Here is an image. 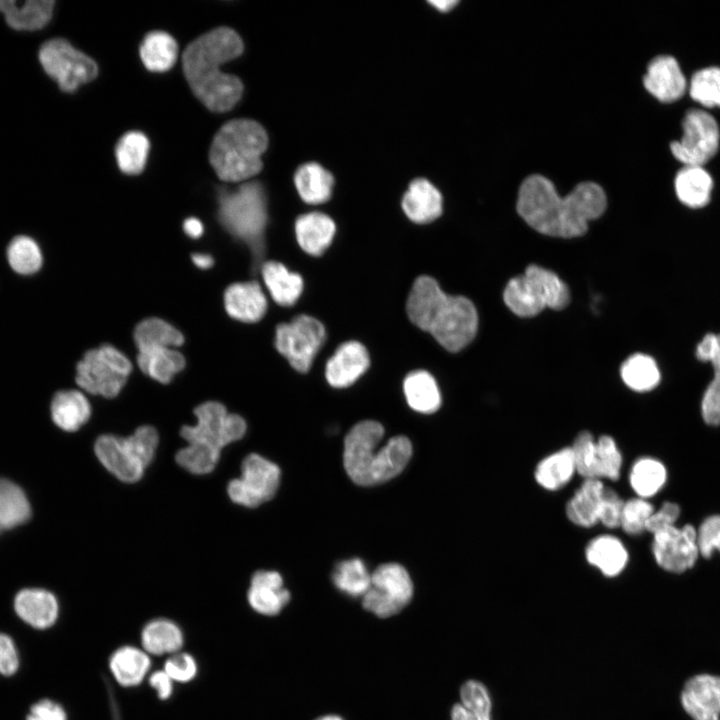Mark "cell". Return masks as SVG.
Masks as SVG:
<instances>
[{
	"mask_svg": "<svg viewBox=\"0 0 720 720\" xmlns=\"http://www.w3.org/2000/svg\"><path fill=\"white\" fill-rule=\"evenodd\" d=\"M606 206L605 192L594 182H582L561 197L549 179L531 175L520 186L516 208L537 232L573 238L585 234L589 221L600 217Z\"/></svg>",
	"mask_w": 720,
	"mask_h": 720,
	"instance_id": "6da1fadb",
	"label": "cell"
},
{
	"mask_svg": "<svg viewBox=\"0 0 720 720\" xmlns=\"http://www.w3.org/2000/svg\"><path fill=\"white\" fill-rule=\"evenodd\" d=\"M243 49L240 36L224 26L204 33L186 47L184 75L195 96L211 111H228L241 98V80L224 73L221 66L240 56Z\"/></svg>",
	"mask_w": 720,
	"mask_h": 720,
	"instance_id": "7a4b0ae2",
	"label": "cell"
},
{
	"mask_svg": "<svg viewBox=\"0 0 720 720\" xmlns=\"http://www.w3.org/2000/svg\"><path fill=\"white\" fill-rule=\"evenodd\" d=\"M407 314L417 327L430 333L450 352L466 347L477 332L474 304L466 297L447 295L429 276L415 280L408 296Z\"/></svg>",
	"mask_w": 720,
	"mask_h": 720,
	"instance_id": "3957f363",
	"label": "cell"
},
{
	"mask_svg": "<svg viewBox=\"0 0 720 720\" xmlns=\"http://www.w3.org/2000/svg\"><path fill=\"white\" fill-rule=\"evenodd\" d=\"M384 428L376 421L354 425L344 441V467L358 485L371 486L397 476L408 464L412 445L405 436L390 438L381 445Z\"/></svg>",
	"mask_w": 720,
	"mask_h": 720,
	"instance_id": "277c9868",
	"label": "cell"
},
{
	"mask_svg": "<svg viewBox=\"0 0 720 720\" xmlns=\"http://www.w3.org/2000/svg\"><path fill=\"white\" fill-rule=\"evenodd\" d=\"M267 146V133L258 122L234 119L214 136L209 160L221 180L244 181L262 169L261 156Z\"/></svg>",
	"mask_w": 720,
	"mask_h": 720,
	"instance_id": "5b68a950",
	"label": "cell"
},
{
	"mask_svg": "<svg viewBox=\"0 0 720 720\" xmlns=\"http://www.w3.org/2000/svg\"><path fill=\"white\" fill-rule=\"evenodd\" d=\"M218 203L220 223L231 235L248 246L257 269L264 254L267 223L263 187L258 182H248L233 191L222 189Z\"/></svg>",
	"mask_w": 720,
	"mask_h": 720,
	"instance_id": "8992f818",
	"label": "cell"
},
{
	"mask_svg": "<svg viewBox=\"0 0 720 720\" xmlns=\"http://www.w3.org/2000/svg\"><path fill=\"white\" fill-rule=\"evenodd\" d=\"M158 442L156 429L143 425L127 437L112 434L99 436L94 451L101 464L118 480L135 483L153 460Z\"/></svg>",
	"mask_w": 720,
	"mask_h": 720,
	"instance_id": "52a82bcc",
	"label": "cell"
},
{
	"mask_svg": "<svg viewBox=\"0 0 720 720\" xmlns=\"http://www.w3.org/2000/svg\"><path fill=\"white\" fill-rule=\"evenodd\" d=\"M569 298V289L559 276L538 265L510 279L503 294L506 306L520 317L535 316L545 308L561 310Z\"/></svg>",
	"mask_w": 720,
	"mask_h": 720,
	"instance_id": "ba28073f",
	"label": "cell"
},
{
	"mask_svg": "<svg viewBox=\"0 0 720 720\" xmlns=\"http://www.w3.org/2000/svg\"><path fill=\"white\" fill-rule=\"evenodd\" d=\"M132 363L109 344L87 351L76 366V383L84 391L106 398L117 396L132 371Z\"/></svg>",
	"mask_w": 720,
	"mask_h": 720,
	"instance_id": "9c48e42d",
	"label": "cell"
},
{
	"mask_svg": "<svg viewBox=\"0 0 720 720\" xmlns=\"http://www.w3.org/2000/svg\"><path fill=\"white\" fill-rule=\"evenodd\" d=\"M38 58L45 73L64 92L76 91L98 74L96 62L64 38H52L44 42Z\"/></svg>",
	"mask_w": 720,
	"mask_h": 720,
	"instance_id": "30bf717a",
	"label": "cell"
},
{
	"mask_svg": "<svg viewBox=\"0 0 720 720\" xmlns=\"http://www.w3.org/2000/svg\"><path fill=\"white\" fill-rule=\"evenodd\" d=\"M197 422L184 425L180 435L187 443H201L222 450L226 445L240 440L246 433V422L237 414H231L217 401H207L194 409Z\"/></svg>",
	"mask_w": 720,
	"mask_h": 720,
	"instance_id": "8fae6325",
	"label": "cell"
},
{
	"mask_svg": "<svg viewBox=\"0 0 720 720\" xmlns=\"http://www.w3.org/2000/svg\"><path fill=\"white\" fill-rule=\"evenodd\" d=\"M683 134L673 141V156L684 166H702L718 151L720 130L715 118L702 109H689L682 119Z\"/></svg>",
	"mask_w": 720,
	"mask_h": 720,
	"instance_id": "7c38bea8",
	"label": "cell"
},
{
	"mask_svg": "<svg viewBox=\"0 0 720 720\" xmlns=\"http://www.w3.org/2000/svg\"><path fill=\"white\" fill-rule=\"evenodd\" d=\"M412 595L413 583L406 569L397 563H386L371 574V584L362 597V604L374 615L387 618L399 613Z\"/></svg>",
	"mask_w": 720,
	"mask_h": 720,
	"instance_id": "4fadbf2b",
	"label": "cell"
},
{
	"mask_svg": "<svg viewBox=\"0 0 720 720\" xmlns=\"http://www.w3.org/2000/svg\"><path fill=\"white\" fill-rule=\"evenodd\" d=\"M326 338L324 326L315 318L299 315L277 326L275 347L297 371L309 370Z\"/></svg>",
	"mask_w": 720,
	"mask_h": 720,
	"instance_id": "5bb4252c",
	"label": "cell"
},
{
	"mask_svg": "<svg viewBox=\"0 0 720 720\" xmlns=\"http://www.w3.org/2000/svg\"><path fill=\"white\" fill-rule=\"evenodd\" d=\"M280 476L275 463L258 454H249L242 461L241 476L228 483V496L238 505L257 507L275 495Z\"/></svg>",
	"mask_w": 720,
	"mask_h": 720,
	"instance_id": "9a60e30c",
	"label": "cell"
},
{
	"mask_svg": "<svg viewBox=\"0 0 720 720\" xmlns=\"http://www.w3.org/2000/svg\"><path fill=\"white\" fill-rule=\"evenodd\" d=\"M651 553L657 566L671 574L691 570L700 558L696 527L675 525L652 534Z\"/></svg>",
	"mask_w": 720,
	"mask_h": 720,
	"instance_id": "2e32d148",
	"label": "cell"
},
{
	"mask_svg": "<svg viewBox=\"0 0 720 720\" xmlns=\"http://www.w3.org/2000/svg\"><path fill=\"white\" fill-rule=\"evenodd\" d=\"M681 703L693 720H719L720 677L711 674L691 677L682 689Z\"/></svg>",
	"mask_w": 720,
	"mask_h": 720,
	"instance_id": "e0dca14e",
	"label": "cell"
},
{
	"mask_svg": "<svg viewBox=\"0 0 720 720\" xmlns=\"http://www.w3.org/2000/svg\"><path fill=\"white\" fill-rule=\"evenodd\" d=\"M643 84L650 94L663 103L679 100L687 89V81L679 63L670 55H659L649 62Z\"/></svg>",
	"mask_w": 720,
	"mask_h": 720,
	"instance_id": "ac0fdd59",
	"label": "cell"
},
{
	"mask_svg": "<svg viewBox=\"0 0 720 720\" xmlns=\"http://www.w3.org/2000/svg\"><path fill=\"white\" fill-rule=\"evenodd\" d=\"M696 358L713 367V378L706 387L700 412L704 423L711 427L720 426V333H707L696 346Z\"/></svg>",
	"mask_w": 720,
	"mask_h": 720,
	"instance_id": "d6986e66",
	"label": "cell"
},
{
	"mask_svg": "<svg viewBox=\"0 0 720 720\" xmlns=\"http://www.w3.org/2000/svg\"><path fill=\"white\" fill-rule=\"evenodd\" d=\"M368 366L366 348L359 342L349 341L341 344L328 360L325 376L331 386L344 388L353 384Z\"/></svg>",
	"mask_w": 720,
	"mask_h": 720,
	"instance_id": "ffe728a7",
	"label": "cell"
},
{
	"mask_svg": "<svg viewBox=\"0 0 720 720\" xmlns=\"http://www.w3.org/2000/svg\"><path fill=\"white\" fill-rule=\"evenodd\" d=\"M248 602L253 610L266 616H274L288 604L290 593L276 571L259 570L251 578Z\"/></svg>",
	"mask_w": 720,
	"mask_h": 720,
	"instance_id": "44dd1931",
	"label": "cell"
},
{
	"mask_svg": "<svg viewBox=\"0 0 720 720\" xmlns=\"http://www.w3.org/2000/svg\"><path fill=\"white\" fill-rule=\"evenodd\" d=\"M17 615L36 629H47L58 617L59 605L54 594L40 588L19 591L14 599Z\"/></svg>",
	"mask_w": 720,
	"mask_h": 720,
	"instance_id": "7402d4cb",
	"label": "cell"
},
{
	"mask_svg": "<svg viewBox=\"0 0 720 720\" xmlns=\"http://www.w3.org/2000/svg\"><path fill=\"white\" fill-rule=\"evenodd\" d=\"M224 305L232 318L252 323L259 321L264 316L267 300L257 282H239L226 288Z\"/></svg>",
	"mask_w": 720,
	"mask_h": 720,
	"instance_id": "603a6c76",
	"label": "cell"
},
{
	"mask_svg": "<svg viewBox=\"0 0 720 720\" xmlns=\"http://www.w3.org/2000/svg\"><path fill=\"white\" fill-rule=\"evenodd\" d=\"M55 2L53 0H0V12L6 23L17 31H37L51 20Z\"/></svg>",
	"mask_w": 720,
	"mask_h": 720,
	"instance_id": "cb8c5ba5",
	"label": "cell"
},
{
	"mask_svg": "<svg viewBox=\"0 0 720 720\" xmlns=\"http://www.w3.org/2000/svg\"><path fill=\"white\" fill-rule=\"evenodd\" d=\"M589 565L597 568L605 577L620 575L629 562V553L623 542L609 534L593 538L585 548Z\"/></svg>",
	"mask_w": 720,
	"mask_h": 720,
	"instance_id": "d4e9b609",
	"label": "cell"
},
{
	"mask_svg": "<svg viewBox=\"0 0 720 720\" xmlns=\"http://www.w3.org/2000/svg\"><path fill=\"white\" fill-rule=\"evenodd\" d=\"M604 484L598 479H583V482L567 501L565 514L568 520L581 528H590L598 523Z\"/></svg>",
	"mask_w": 720,
	"mask_h": 720,
	"instance_id": "484cf974",
	"label": "cell"
},
{
	"mask_svg": "<svg viewBox=\"0 0 720 720\" xmlns=\"http://www.w3.org/2000/svg\"><path fill=\"white\" fill-rule=\"evenodd\" d=\"M402 207L413 222L429 223L441 215L442 197L429 181L416 179L405 193Z\"/></svg>",
	"mask_w": 720,
	"mask_h": 720,
	"instance_id": "4316f807",
	"label": "cell"
},
{
	"mask_svg": "<svg viewBox=\"0 0 720 720\" xmlns=\"http://www.w3.org/2000/svg\"><path fill=\"white\" fill-rule=\"evenodd\" d=\"M295 232L300 247L310 255L319 256L334 237L335 223L323 213L312 212L298 217Z\"/></svg>",
	"mask_w": 720,
	"mask_h": 720,
	"instance_id": "83f0119b",
	"label": "cell"
},
{
	"mask_svg": "<svg viewBox=\"0 0 720 720\" xmlns=\"http://www.w3.org/2000/svg\"><path fill=\"white\" fill-rule=\"evenodd\" d=\"M674 187L682 204L693 209L702 208L711 199L713 180L702 166H684L676 174Z\"/></svg>",
	"mask_w": 720,
	"mask_h": 720,
	"instance_id": "f1b7e54d",
	"label": "cell"
},
{
	"mask_svg": "<svg viewBox=\"0 0 720 720\" xmlns=\"http://www.w3.org/2000/svg\"><path fill=\"white\" fill-rule=\"evenodd\" d=\"M91 415V406L86 396L78 390L57 392L51 402L53 422L67 432L77 431Z\"/></svg>",
	"mask_w": 720,
	"mask_h": 720,
	"instance_id": "f546056e",
	"label": "cell"
},
{
	"mask_svg": "<svg viewBox=\"0 0 720 720\" xmlns=\"http://www.w3.org/2000/svg\"><path fill=\"white\" fill-rule=\"evenodd\" d=\"M628 481L637 497L649 500L665 487L668 481V470L658 458L639 457L630 468Z\"/></svg>",
	"mask_w": 720,
	"mask_h": 720,
	"instance_id": "4dcf8cb0",
	"label": "cell"
},
{
	"mask_svg": "<svg viewBox=\"0 0 720 720\" xmlns=\"http://www.w3.org/2000/svg\"><path fill=\"white\" fill-rule=\"evenodd\" d=\"M576 473L570 446L544 457L535 467L534 479L545 490L558 491L565 487Z\"/></svg>",
	"mask_w": 720,
	"mask_h": 720,
	"instance_id": "1f68e13d",
	"label": "cell"
},
{
	"mask_svg": "<svg viewBox=\"0 0 720 720\" xmlns=\"http://www.w3.org/2000/svg\"><path fill=\"white\" fill-rule=\"evenodd\" d=\"M137 364L144 374L167 384L183 370L185 358L175 348L154 347L138 350Z\"/></svg>",
	"mask_w": 720,
	"mask_h": 720,
	"instance_id": "d6a6232c",
	"label": "cell"
},
{
	"mask_svg": "<svg viewBox=\"0 0 720 720\" xmlns=\"http://www.w3.org/2000/svg\"><path fill=\"white\" fill-rule=\"evenodd\" d=\"M264 283L274 299L282 306H291L300 297L303 280L297 273L289 271L282 263L268 261L261 265Z\"/></svg>",
	"mask_w": 720,
	"mask_h": 720,
	"instance_id": "836d02e7",
	"label": "cell"
},
{
	"mask_svg": "<svg viewBox=\"0 0 720 720\" xmlns=\"http://www.w3.org/2000/svg\"><path fill=\"white\" fill-rule=\"evenodd\" d=\"M403 389L409 406L417 412L431 414L440 407L439 388L433 376L426 371L418 370L408 374Z\"/></svg>",
	"mask_w": 720,
	"mask_h": 720,
	"instance_id": "e575fe53",
	"label": "cell"
},
{
	"mask_svg": "<svg viewBox=\"0 0 720 720\" xmlns=\"http://www.w3.org/2000/svg\"><path fill=\"white\" fill-rule=\"evenodd\" d=\"M31 513L23 489L9 479L0 478V529H13L26 523Z\"/></svg>",
	"mask_w": 720,
	"mask_h": 720,
	"instance_id": "d590c367",
	"label": "cell"
},
{
	"mask_svg": "<svg viewBox=\"0 0 720 720\" xmlns=\"http://www.w3.org/2000/svg\"><path fill=\"white\" fill-rule=\"evenodd\" d=\"M109 665L116 681L123 686L131 687L144 679L150 668V659L143 650L126 646L113 653Z\"/></svg>",
	"mask_w": 720,
	"mask_h": 720,
	"instance_id": "8d00e7d4",
	"label": "cell"
},
{
	"mask_svg": "<svg viewBox=\"0 0 720 720\" xmlns=\"http://www.w3.org/2000/svg\"><path fill=\"white\" fill-rule=\"evenodd\" d=\"M175 39L164 31L149 32L140 46V57L145 67L154 72L169 70L177 59Z\"/></svg>",
	"mask_w": 720,
	"mask_h": 720,
	"instance_id": "74e56055",
	"label": "cell"
},
{
	"mask_svg": "<svg viewBox=\"0 0 720 720\" xmlns=\"http://www.w3.org/2000/svg\"><path fill=\"white\" fill-rule=\"evenodd\" d=\"M295 185L303 201L309 204H320L330 198L333 177L317 163L301 166L295 174Z\"/></svg>",
	"mask_w": 720,
	"mask_h": 720,
	"instance_id": "f35d334b",
	"label": "cell"
},
{
	"mask_svg": "<svg viewBox=\"0 0 720 720\" xmlns=\"http://www.w3.org/2000/svg\"><path fill=\"white\" fill-rule=\"evenodd\" d=\"M133 336L138 350L154 347L175 348L184 342V336L177 328L156 317L139 322Z\"/></svg>",
	"mask_w": 720,
	"mask_h": 720,
	"instance_id": "ab89813d",
	"label": "cell"
},
{
	"mask_svg": "<svg viewBox=\"0 0 720 720\" xmlns=\"http://www.w3.org/2000/svg\"><path fill=\"white\" fill-rule=\"evenodd\" d=\"M142 645L154 655L176 653L183 645V634L177 624L168 619H155L142 631Z\"/></svg>",
	"mask_w": 720,
	"mask_h": 720,
	"instance_id": "60d3db41",
	"label": "cell"
},
{
	"mask_svg": "<svg viewBox=\"0 0 720 720\" xmlns=\"http://www.w3.org/2000/svg\"><path fill=\"white\" fill-rule=\"evenodd\" d=\"M623 382L636 392H649L660 382V371L656 361L649 355L636 353L621 366Z\"/></svg>",
	"mask_w": 720,
	"mask_h": 720,
	"instance_id": "b9f144b4",
	"label": "cell"
},
{
	"mask_svg": "<svg viewBox=\"0 0 720 720\" xmlns=\"http://www.w3.org/2000/svg\"><path fill=\"white\" fill-rule=\"evenodd\" d=\"M150 143L141 132L130 131L118 141L115 149L117 163L126 174H139L144 169Z\"/></svg>",
	"mask_w": 720,
	"mask_h": 720,
	"instance_id": "7bdbcfd3",
	"label": "cell"
},
{
	"mask_svg": "<svg viewBox=\"0 0 720 720\" xmlns=\"http://www.w3.org/2000/svg\"><path fill=\"white\" fill-rule=\"evenodd\" d=\"M332 579L341 592L351 597H363L371 584V574L368 572L364 562L359 558L338 563Z\"/></svg>",
	"mask_w": 720,
	"mask_h": 720,
	"instance_id": "ee69618b",
	"label": "cell"
},
{
	"mask_svg": "<svg viewBox=\"0 0 720 720\" xmlns=\"http://www.w3.org/2000/svg\"><path fill=\"white\" fill-rule=\"evenodd\" d=\"M7 259L11 268L22 275L36 273L43 261L39 245L25 235L16 236L10 241Z\"/></svg>",
	"mask_w": 720,
	"mask_h": 720,
	"instance_id": "f6af8a7d",
	"label": "cell"
},
{
	"mask_svg": "<svg viewBox=\"0 0 720 720\" xmlns=\"http://www.w3.org/2000/svg\"><path fill=\"white\" fill-rule=\"evenodd\" d=\"M221 451L201 443H188L178 450L175 460L179 466L195 475L212 472L220 458Z\"/></svg>",
	"mask_w": 720,
	"mask_h": 720,
	"instance_id": "bcb514c9",
	"label": "cell"
},
{
	"mask_svg": "<svg viewBox=\"0 0 720 720\" xmlns=\"http://www.w3.org/2000/svg\"><path fill=\"white\" fill-rule=\"evenodd\" d=\"M689 94L704 107H720V68L711 66L696 71L689 82Z\"/></svg>",
	"mask_w": 720,
	"mask_h": 720,
	"instance_id": "7dc6e473",
	"label": "cell"
},
{
	"mask_svg": "<svg viewBox=\"0 0 720 720\" xmlns=\"http://www.w3.org/2000/svg\"><path fill=\"white\" fill-rule=\"evenodd\" d=\"M623 458L621 451L609 435H602L596 440L597 478L617 481L621 475Z\"/></svg>",
	"mask_w": 720,
	"mask_h": 720,
	"instance_id": "c3c4849f",
	"label": "cell"
},
{
	"mask_svg": "<svg viewBox=\"0 0 720 720\" xmlns=\"http://www.w3.org/2000/svg\"><path fill=\"white\" fill-rule=\"evenodd\" d=\"M575 470L583 479H598L596 469V440L589 431H581L570 446ZM599 480V479H598Z\"/></svg>",
	"mask_w": 720,
	"mask_h": 720,
	"instance_id": "681fc988",
	"label": "cell"
},
{
	"mask_svg": "<svg viewBox=\"0 0 720 720\" xmlns=\"http://www.w3.org/2000/svg\"><path fill=\"white\" fill-rule=\"evenodd\" d=\"M654 510L652 503L644 498L636 496L624 501L619 528L630 536L642 534Z\"/></svg>",
	"mask_w": 720,
	"mask_h": 720,
	"instance_id": "f907efd6",
	"label": "cell"
},
{
	"mask_svg": "<svg viewBox=\"0 0 720 720\" xmlns=\"http://www.w3.org/2000/svg\"><path fill=\"white\" fill-rule=\"evenodd\" d=\"M700 558L710 559L720 553V514L706 516L696 527Z\"/></svg>",
	"mask_w": 720,
	"mask_h": 720,
	"instance_id": "816d5d0a",
	"label": "cell"
},
{
	"mask_svg": "<svg viewBox=\"0 0 720 720\" xmlns=\"http://www.w3.org/2000/svg\"><path fill=\"white\" fill-rule=\"evenodd\" d=\"M462 705L478 720H491V701L486 687L478 681H467L461 688Z\"/></svg>",
	"mask_w": 720,
	"mask_h": 720,
	"instance_id": "f5cc1de1",
	"label": "cell"
},
{
	"mask_svg": "<svg viewBox=\"0 0 720 720\" xmlns=\"http://www.w3.org/2000/svg\"><path fill=\"white\" fill-rule=\"evenodd\" d=\"M624 500L611 488L605 487L602 495L598 523L609 529L620 527Z\"/></svg>",
	"mask_w": 720,
	"mask_h": 720,
	"instance_id": "db71d44e",
	"label": "cell"
},
{
	"mask_svg": "<svg viewBox=\"0 0 720 720\" xmlns=\"http://www.w3.org/2000/svg\"><path fill=\"white\" fill-rule=\"evenodd\" d=\"M680 516L681 507L678 503L664 501L660 507L655 509L651 514L646 525V532L654 534L663 529L675 526Z\"/></svg>",
	"mask_w": 720,
	"mask_h": 720,
	"instance_id": "11a10c76",
	"label": "cell"
},
{
	"mask_svg": "<svg viewBox=\"0 0 720 720\" xmlns=\"http://www.w3.org/2000/svg\"><path fill=\"white\" fill-rule=\"evenodd\" d=\"M164 671L173 681L184 683L195 677L197 665L191 655L187 653H176L167 659Z\"/></svg>",
	"mask_w": 720,
	"mask_h": 720,
	"instance_id": "9f6ffc18",
	"label": "cell"
},
{
	"mask_svg": "<svg viewBox=\"0 0 720 720\" xmlns=\"http://www.w3.org/2000/svg\"><path fill=\"white\" fill-rule=\"evenodd\" d=\"M18 667L19 658L13 640L8 635L0 633V674L11 676Z\"/></svg>",
	"mask_w": 720,
	"mask_h": 720,
	"instance_id": "6f0895ef",
	"label": "cell"
},
{
	"mask_svg": "<svg viewBox=\"0 0 720 720\" xmlns=\"http://www.w3.org/2000/svg\"><path fill=\"white\" fill-rule=\"evenodd\" d=\"M26 720H67V716L61 705L43 699L31 706Z\"/></svg>",
	"mask_w": 720,
	"mask_h": 720,
	"instance_id": "680465c9",
	"label": "cell"
},
{
	"mask_svg": "<svg viewBox=\"0 0 720 720\" xmlns=\"http://www.w3.org/2000/svg\"><path fill=\"white\" fill-rule=\"evenodd\" d=\"M172 682L173 680L164 670L154 672L149 678L151 687L155 689L160 699H168L171 696L173 691Z\"/></svg>",
	"mask_w": 720,
	"mask_h": 720,
	"instance_id": "91938a15",
	"label": "cell"
},
{
	"mask_svg": "<svg viewBox=\"0 0 720 720\" xmlns=\"http://www.w3.org/2000/svg\"><path fill=\"white\" fill-rule=\"evenodd\" d=\"M184 232L191 238H199L204 231L202 222L195 218H187L183 223Z\"/></svg>",
	"mask_w": 720,
	"mask_h": 720,
	"instance_id": "94428289",
	"label": "cell"
},
{
	"mask_svg": "<svg viewBox=\"0 0 720 720\" xmlns=\"http://www.w3.org/2000/svg\"><path fill=\"white\" fill-rule=\"evenodd\" d=\"M451 720H478L477 717L462 704H455L451 711Z\"/></svg>",
	"mask_w": 720,
	"mask_h": 720,
	"instance_id": "6125c7cd",
	"label": "cell"
},
{
	"mask_svg": "<svg viewBox=\"0 0 720 720\" xmlns=\"http://www.w3.org/2000/svg\"><path fill=\"white\" fill-rule=\"evenodd\" d=\"M191 259H192L193 263L200 269H208L214 263L213 257L209 254H204V253L192 254Z\"/></svg>",
	"mask_w": 720,
	"mask_h": 720,
	"instance_id": "be15d7a7",
	"label": "cell"
},
{
	"mask_svg": "<svg viewBox=\"0 0 720 720\" xmlns=\"http://www.w3.org/2000/svg\"><path fill=\"white\" fill-rule=\"evenodd\" d=\"M458 1L455 0H436V1H430V4H432L435 8L442 12H447L450 9H452Z\"/></svg>",
	"mask_w": 720,
	"mask_h": 720,
	"instance_id": "e7e4bbea",
	"label": "cell"
},
{
	"mask_svg": "<svg viewBox=\"0 0 720 720\" xmlns=\"http://www.w3.org/2000/svg\"><path fill=\"white\" fill-rule=\"evenodd\" d=\"M315 720H343V718L338 715L329 714V715H324V716L318 717Z\"/></svg>",
	"mask_w": 720,
	"mask_h": 720,
	"instance_id": "03108f58",
	"label": "cell"
}]
</instances>
